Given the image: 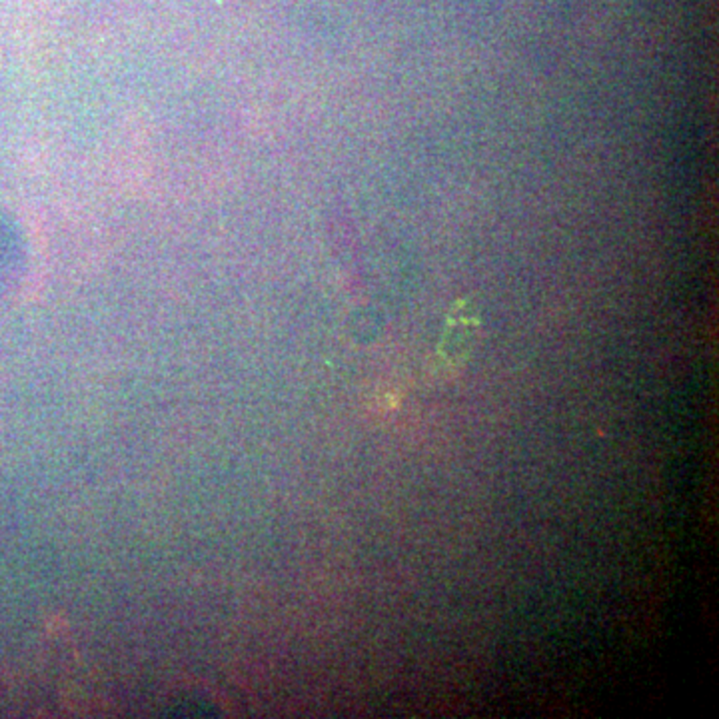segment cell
<instances>
[{"mask_svg": "<svg viewBox=\"0 0 719 719\" xmlns=\"http://www.w3.org/2000/svg\"><path fill=\"white\" fill-rule=\"evenodd\" d=\"M473 330H475V320H473L470 310H454L452 320L448 324L446 336H444V344H442V352L448 358H454V354H464L468 350V342L473 340Z\"/></svg>", "mask_w": 719, "mask_h": 719, "instance_id": "6da1fadb", "label": "cell"}]
</instances>
